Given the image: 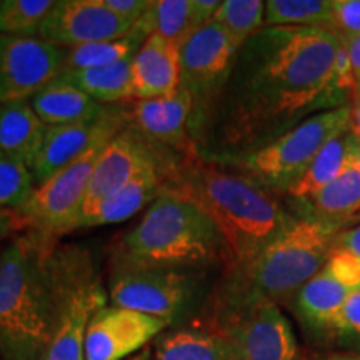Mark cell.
<instances>
[{"label":"cell","mask_w":360,"mask_h":360,"mask_svg":"<svg viewBox=\"0 0 360 360\" xmlns=\"http://www.w3.org/2000/svg\"><path fill=\"white\" fill-rule=\"evenodd\" d=\"M340 35L315 27H262L238 49L231 77L204 135L200 159L257 150L321 112L350 103L337 87Z\"/></svg>","instance_id":"obj_1"},{"label":"cell","mask_w":360,"mask_h":360,"mask_svg":"<svg viewBox=\"0 0 360 360\" xmlns=\"http://www.w3.org/2000/svg\"><path fill=\"white\" fill-rule=\"evenodd\" d=\"M125 24L103 6L102 0H57L39 30V39L62 49L103 42L127 35Z\"/></svg>","instance_id":"obj_15"},{"label":"cell","mask_w":360,"mask_h":360,"mask_svg":"<svg viewBox=\"0 0 360 360\" xmlns=\"http://www.w3.org/2000/svg\"><path fill=\"white\" fill-rule=\"evenodd\" d=\"M212 20L219 24L238 49L265 27V2L262 0H222Z\"/></svg>","instance_id":"obj_30"},{"label":"cell","mask_w":360,"mask_h":360,"mask_svg":"<svg viewBox=\"0 0 360 360\" xmlns=\"http://www.w3.org/2000/svg\"><path fill=\"white\" fill-rule=\"evenodd\" d=\"M186 159L169 148L157 146L134 129L125 127L103 147L90 177L80 219L92 212L103 199L127 184L143 169ZM80 222V220H79ZM79 225V224H77Z\"/></svg>","instance_id":"obj_12"},{"label":"cell","mask_w":360,"mask_h":360,"mask_svg":"<svg viewBox=\"0 0 360 360\" xmlns=\"http://www.w3.org/2000/svg\"><path fill=\"white\" fill-rule=\"evenodd\" d=\"M352 141V132L339 135V137L328 141L321 148V152L315 155L304 177L289 192V197L299 204H305V202L314 199L319 192L323 191L328 184L334 182L347 164Z\"/></svg>","instance_id":"obj_28"},{"label":"cell","mask_w":360,"mask_h":360,"mask_svg":"<svg viewBox=\"0 0 360 360\" xmlns=\"http://www.w3.org/2000/svg\"><path fill=\"white\" fill-rule=\"evenodd\" d=\"M238 47L210 20L180 45V87L192 98L191 135L200 141L231 77Z\"/></svg>","instance_id":"obj_8"},{"label":"cell","mask_w":360,"mask_h":360,"mask_svg":"<svg viewBox=\"0 0 360 360\" xmlns=\"http://www.w3.org/2000/svg\"><path fill=\"white\" fill-rule=\"evenodd\" d=\"M217 224L186 197L164 191L142 219L117 238L110 269H233Z\"/></svg>","instance_id":"obj_5"},{"label":"cell","mask_w":360,"mask_h":360,"mask_svg":"<svg viewBox=\"0 0 360 360\" xmlns=\"http://www.w3.org/2000/svg\"><path fill=\"white\" fill-rule=\"evenodd\" d=\"M152 350L154 360H232L229 337L200 322L165 328Z\"/></svg>","instance_id":"obj_21"},{"label":"cell","mask_w":360,"mask_h":360,"mask_svg":"<svg viewBox=\"0 0 360 360\" xmlns=\"http://www.w3.org/2000/svg\"><path fill=\"white\" fill-rule=\"evenodd\" d=\"M180 87V45L150 34L132 58V101L164 97Z\"/></svg>","instance_id":"obj_20"},{"label":"cell","mask_w":360,"mask_h":360,"mask_svg":"<svg viewBox=\"0 0 360 360\" xmlns=\"http://www.w3.org/2000/svg\"><path fill=\"white\" fill-rule=\"evenodd\" d=\"M342 37H344V40H345V45H347V49H349L350 60H352L355 92H360V34L359 35H342Z\"/></svg>","instance_id":"obj_38"},{"label":"cell","mask_w":360,"mask_h":360,"mask_svg":"<svg viewBox=\"0 0 360 360\" xmlns=\"http://www.w3.org/2000/svg\"><path fill=\"white\" fill-rule=\"evenodd\" d=\"M165 191L197 204L217 224L232 250L233 269L257 257L299 217L277 193L199 155L180 162Z\"/></svg>","instance_id":"obj_4"},{"label":"cell","mask_w":360,"mask_h":360,"mask_svg":"<svg viewBox=\"0 0 360 360\" xmlns=\"http://www.w3.org/2000/svg\"><path fill=\"white\" fill-rule=\"evenodd\" d=\"M58 79L80 89L102 105H122L132 101V58L98 69L62 70Z\"/></svg>","instance_id":"obj_26"},{"label":"cell","mask_w":360,"mask_h":360,"mask_svg":"<svg viewBox=\"0 0 360 360\" xmlns=\"http://www.w3.org/2000/svg\"><path fill=\"white\" fill-rule=\"evenodd\" d=\"M105 146L107 142L98 143L80 159L37 184L29 202L11 215L13 227L56 238L77 231L90 177Z\"/></svg>","instance_id":"obj_9"},{"label":"cell","mask_w":360,"mask_h":360,"mask_svg":"<svg viewBox=\"0 0 360 360\" xmlns=\"http://www.w3.org/2000/svg\"><path fill=\"white\" fill-rule=\"evenodd\" d=\"M335 247H340V249L350 252L354 257L360 260V224L354 225V227L344 229L337 237Z\"/></svg>","instance_id":"obj_37"},{"label":"cell","mask_w":360,"mask_h":360,"mask_svg":"<svg viewBox=\"0 0 360 360\" xmlns=\"http://www.w3.org/2000/svg\"><path fill=\"white\" fill-rule=\"evenodd\" d=\"M330 342L347 355H360V290L349 297L337 315Z\"/></svg>","instance_id":"obj_33"},{"label":"cell","mask_w":360,"mask_h":360,"mask_svg":"<svg viewBox=\"0 0 360 360\" xmlns=\"http://www.w3.org/2000/svg\"><path fill=\"white\" fill-rule=\"evenodd\" d=\"M299 217L255 259L224 274L204 310V326L224 332L262 305L289 304L335 249L347 222L297 212Z\"/></svg>","instance_id":"obj_3"},{"label":"cell","mask_w":360,"mask_h":360,"mask_svg":"<svg viewBox=\"0 0 360 360\" xmlns=\"http://www.w3.org/2000/svg\"><path fill=\"white\" fill-rule=\"evenodd\" d=\"M357 150L359 139L354 135L347 164L342 174L323 191L319 192L314 199L300 204L302 209L299 212L347 224H352V220L360 217V170Z\"/></svg>","instance_id":"obj_25"},{"label":"cell","mask_w":360,"mask_h":360,"mask_svg":"<svg viewBox=\"0 0 360 360\" xmlns=\"http://www.w3.org/2000/svg\"><path fill=\"white\" fill-rule=\"evenodd\" d=\"M109 302L97 265L75 283L62 309L44 360H85V334L92 315Z\"/></svg>","instance_id":"obj_18"},{"label":"cell","mask_w":360,"mask_h":360,"mask_svg":"<svg viewBox=\"0 0 360 360\" xmlns=\"http://www.w3.org/2000/svg\"><path fill=\"white\" fill-rule=\"evenodd\" d=\"M357 162H359V170H360V141H359V150H357Z\"/></svg>","instance_id":"obj_43"},{"label":"cell","mask_w":360,"mask_h":360,"mask_svg":"<svg viewBox=\"0 0 360 360\" xmlns=\"http://www.w3.org/2000/svg\"><path fill=\"white\" fill-rule=\"evenodd\" d=\"M35 188L32 170L22 162L0 157V215L20 210Z\"/></svg>","instance_id":"obj_32"},{"label":"cell","mask_w":360,"mask_h":360,"mask_svg":"<svg viewBox=\"0 0 360 360\" xmlns=\"http://www.w3.org/2000/svg\"><path fill=\"white\" fill-rule=\"evenodd\" d=\"M65 53L39 37L0 34V103L30 101L58 77Z\"/></svg>","instance_id":"obj_11"},{"label":"cell","mask_w":360,"mask_h":360,"mask_svg":"<svg viewBox=\"0 0 360 360\" xmlns=\"http://www.w3.org/2000/svg\"><path fill=\"white\" fill-rule=\"evenodd\" d=\"M125 127L124 105H110L105 114L85 122L47 127L42 148L30 167L35 186L80 159L90 148L109 142Z\"/></svg>","instance_id":"obj_14"},{"label":"cell","mask_w":360,"mask_h":360,"mask_svg":"<svg viewBox=\"0 0 360 360\" xmlns=\"http://www.w3.org/2000/svg\"><path fill=\"white\" fill-rule=\"evenodd\" d=\"M29 102L47 127L97 119L110 107L92 101L82 90L58 77L39 90Z\"/></svg>","instance_id":"obj_23"},{"label":"cell","mask_w":360,"mask_h":360,"mask_svg":"<svg viewBox=\"0 0 360 360\" xmlns=\"http://www.w3.org/2000/svg\"><path fill=\"white\" fill-rule=\"evenodd\" d=\"M334 30L342 35L360 34V0H334Z\"/></svg>","instance_id":"obj_34"},{"label":"cell","mask_w":360,"mask_h":360,"mask_svg":"<svg viewBox=\"0 0 360 360\" xmlns=\"http://www.w3.org/2000/svg\"><path fill=\"white\" fill-rule=\"evenodd\" d=\"M150 34L152 30L148 27V22L146 17H142L124 37L67 49L62 70L98 69V67H109L120 64L124 60H130Z\"/></svg>","instance_id":"obj_27"},{"label":"cell","mask_w":360,"mask_h":360,"mask_svg":"<svg viewBox=\"0 0 360 360\" xmlns=\"http://www.w3.org/2000/svg\"><path fill=\"white\" fill-rule=\"evenodd\" d=\"M232 345V360H300L289 319L278 305L267 304L224 332Z\"/></svg>","instance_id":"obj_17"},{"label":"cell","mask_w":360,"mask_h":360,"mask_svg":"<svg viewBox=\"0 0 360 360\" xmlns=\"http://www.w3.org/2000/svg\"><path fill=\"white\" fill-rule=\"evenodd\" d=\"M350 132L360 141V92H355L350 101Z\"/></svg>","instance_id":"obj_39"},{"label":"cell","mask_w":360,"mask_h":360,"mask_svg":"<svg viewBox=\"0 0 360 360\" xmlns=\"http://www.w3.org/2000/svg\"><path fill=\"white\" fill-rule=\"evenodd\" d=\"M219 0H152L143 13L152 34L182 45L212 20Z\"/></svg>","instance_id":"obj_24"},{"label":"cell","mask_w":360,"mask_h":360,"mask_svg":"<svg viewBox=\"0 0 360 360\" xmlns=\"http://www.w3.org/2000/svg\"><path fill=\"white\" fill-rule=\"evenodd\" d=\"M350 132V103L309 117L249 154L214 160L220 167L249 177L277 195H289L328 141Z\"/></svg>","instance_id":"obj_6"},{"label":"cell","mask_w":360,"mask_h":360,"mask_svg":"<svg viewBox=\"0 0 360 360\" xmlns=\"http://www.w3.org/2000/svg\"><path fill=\"white\" fill-rule=\"evenodd\" d=\"M2 236H4V232H0V238H2Z\"/></svg>","instance_id":"obj_44"},{"label":"cell","mask_w":360,"mask_h":360,"mask_svg":"<svg viewBox=\"0 0 360 360\" xmlns=\"http://www.w3.org/2000/svg\"><path fill=\"white\" fill-rule=\"evenodd\" d=\"M357 290H360V260L335 247L322 269L304 283L287 307H290L310 340L326 344L332 340L337 315Z\"/></svg>","instance_id":"obj_10"},{"label":"cell","mask_w":360,"mask_h":360,"mask_svg":"<svg viewBox=\"0 0 360 360\" xmlns=\"http://www.w3.org/2000/svg\"><path fill=\"white\" fill-rule=\"evenodd\" d=\"M124 115L127 127L157 146L169 148L180 157L199 155L188 129L192 98L182 87L170 96L130 101L124 105Z\"/></svg>","instance_id":"obj_16"},{"label":"cell","mask_w":360,"mask_h":360,"mask_svg":"<svg viewBox=\"0 0 360 360\" xmlns=\"http://www.w3.org/2000/svg\"><path fill=\"white\" fill-rule=\"evenodd\" d=\"M182 160L157 164L143 169L127 184L117 188L112 195L103 199L92 212L80 219L77 229L120 224L134 217L142 209H147L169 187L170 179Z\"/></svg>","instance_id":"obj_19"},{"label":"cell","mask_w":360,"mask_h":360,"mask_svg":"<svg viewBox=\"0 0 360 360\" xmlns=\"http://www.w3.org/2000/svg\"><path fill=\"white\" fill-rule=\"evenodd\" d=\"M12 217L11 215H0V232L6 233L7 231H11L12 227Z\"/></svg>","instance_id":"obj_41"},{"label":"cell","mask_w":360,"mask_h":360,"mask_svg":"<svg viewBox=\"0 0 360 360\" xmlns=\"http://www.w3.org/2000/svg\"><path fill=\"white\" fill-rule=\"evenodd\" d=\"M334 0H269L265 27H315L334 30Z\"/></svg>","instance_id":"obj_29"},{"label":"cell","mask_w":360,"mask_h":360,"mask_svg":"<svg viewBox=\"0 0 360 360\" xmlns=\"http://www.w3.org/2000/svg\"><path fill=\"white\" fill-rule=\"evenodd\" d=\"M323 360H360V355H347V354H337V355H328Z\"/></svg>","instance_id":"obj_42"},{"label":"cell","mask_w":360,"mask_h":360,"mask_svg":"<svg viewBox=\"0 0 360 360\" xmlns=\"http://www.w3.org/2000/svg\"><path fill=\"white\" fill-rule=\"evenodd\" d=\"M102 2L117 19L134 27L148 11L152 0H102Z\"/></svg>","instance_id":"obj_36"},{"label":"cell","mask_w":360,"mask_h":360,"mask_svg":"<svg viewBox=\"0 0 360 360\" xmlns=\"http://www.w3.org/2000/svg\"><path fill=\"white\" fill-rule=\"evenodd\" d=\"M127 360H154V350H152L150 345H147L146 349H142L141 352L132 355V357Z\"/></svg>","instance_id":"obj_40"},{"label":"cell","mask_w":360,"mask_h":360,"mask_svg":"<svg viewBox=\"0 0 360 360\" xmlns=\"http://www.w3.org/2000/svg\"><path fill=\"white\" fill-rule=\"evenodd\" d=\"M53 0H2L0 34L37 37Z\"/></svg>","instance_id":"obj_31"},{"label":"cell","mask_w":360,"mask_h":360,"mask_svg":"<svg viewBox=\"0 0 360 360\" xmlns=\"http://www.w3.org/2000/svg\"><path fill=\"white\" fill-rule=\"evenodd\" d=\"M204 269H110L107 295L112 305L132 309L169 327L195 322L215 285Z\"/></svg>","instance_id":"obj_7"},{"label":"cell","mask_w":360,"mask_h":360,"mask_svg":"<svg viewBox=\"0 0 360 360\" xmlns=\"http://www.w3.org/2000/svg\"><path fill=\"white\" fill-rule=\"evenodd\" d=\"M334 79H335L337 87H339L342 92L349 94L350 97L354 96L355 79H354L352 60H350L349 49H347V45H345V40L342 35H340L339 45H337L335 58H334Z\"/></svg>","instance_id":"obj_35"},{"label":"cell","mask_w":360,"mask_h":360,"mask_svg":"<svg viewBox=\"0 0 360 360\" xmlns=\"http://www.w3.org/2000/svg\"><path fill=\"white\" fill-rule=\"evenodd\" d=\"M165 322L137 310L105 304L90 319L85 334V360H127L146 349Z\"/></svg>","instance_id":"obj_13"},{"label":"cell","mask_w":360,"mask_h":360,"mask_svg":"<svg viewBox=\"0 0 360 360\" xmlns=\"http://www.w3.org/2000/svg\"><path fill=\"white\" fill-rule=\"evenodd\" d=\"M96 264L85 247L22 233L0 254V359L44 360L62 309Z\"/></svg>","instance_id":"obj_2"},{"label":"cell","mask_w":360,"mask_h":360,"mask_svg":"<svg viewBox=\"0 0 360 360\" xmlns=\"http://www.w3.org/2000/svg\"><path fill=\"white\" fill-rule=\"evenodd\" d=\"M47 125L29 101L0 103V157L32 167L42 148Z\"/></svg>","instance_id":"obj_22"}]
</instances>
